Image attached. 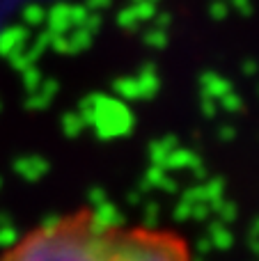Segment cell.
Here are the masks:
<instances>
[{
    "label": "cell",
    "instance_id": "1",
    "mask_svg": "<svg viewBox=\"0 0 259 261\" xmlns=\"http://www.w3.org/2000/svg\"><path fill=\"white\" fill-rule=\"evenodd\" d=\"M0 261H195V254L177 229L126 225L76 208L28 229Z\"/></svg>",
    "mask_w": 259,
    "mask_h": 261
}]
</instances>
